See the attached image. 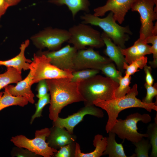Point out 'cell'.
I'll return each mask as SVG.
<instances>
[{"instance_id": "obj_1", "label": "cell", "mask_w": 157, "mask_h": 157, "mask_svg": "<svg viewBox=\"0 0 157 157\" xmlns=\"http://www.w3.org/2000/svg\"><path fill=\"white\" fill-rule=\"evenodd\" d=\"M70 78H60L46 80L50 98L49 117L56 121L61 110L68 105L84 101L79 90L80 82H73Z\"/></svg>"}, {"instance_id": "obj_2", "label": "cell", "mask_w": 157, "mask_h": 157, "mask_svg": "<svg viewBox=\"0 0 157 157\" xmlns=\"http://www.w3.org/2000/svg\"><path fill=\"white\" fill-rule=\"evenodd\" d=\"M138 94V86L135 84L125 95L108 101L99 99L93 102L94 105L100 107L107 112L108 119L105 129L108 133L115 123L119 113L122 110L131 108H140L151 112L153 110L157 111L156 103L146 104L136 98Z\"/></svg>"}, {"instance_id": "obj_3", "label": "cell", "mask_w": 157, "mask_h": 157, "mask_svg": "<svg viewBox=\"0 0 157 157\" xmlns=\"http://www.w3.org/2000/svg\"><path fill=\"white\" fill-rule=\"evenodd\" d=\"M119 83L110 78L96 75L80 82L78 88L84 99L85 106L94 105L98 99L108 101L115 98V92Z\"/></svg>"}, {"instance_id": "obj_4", "label": "cell", "mask_w": 157, "mask_h": 157, "mask_svg": "<svg viewBox=\"0 0 157 157\" xmlns=\"http://www.w3.org/2000/svg\"><path fill=\"white\" fill-rule=\"evenodd\" d=\"M82 23L97 26L101 28L112 40L113 43L121 49L125 48V44L132 33L127 26L123 27L118 24L113 17L111 12L104 18L88 13H85L81 17Z\"/></svg>"}, {"instance_id": "obj_5", "label": "cell", "mask_w": 157, "mask_h": 157, "mask_svg": "<svg viewBox=\"0 0 157 157\" xmlns=\"http://www.w3.org/2000/svg\"><path fill=\"white\" fill-rule=\"evenodd\" d=\"M68 31L70 36L67 42L77 50L86 49L88 46L99 48L105 45L100 33L87 24L74 25Z\"/></svg>"}, {"instance_id": "obj_6", "label": "cell", "mask_w": 157, "mask_h": 157, "mask_svg": "<svg viewBox=\"0 0 157 157\" xmlns=\"http://www.w3.org/2000/svg\"><path fill=\"white\" fill-rule=\"evenodd\" d=\"M151 120V117L149 114L142 115L136 113L130 115L125 119H117L110 131L116 134L123 140L126 139L132 143L137 142L144 137L148 136L147 133L141 134L138 132V122L142 121L146 124Z\"/></svg>"}, {"instance_id": "obj_7", "label": "cell", "mask_w": 157, "mask_h": 157, "mask_svg": "<svg viewBox=\"0 0 157 157\" xmlns=\"http://www.w3.org/2000/svg\"><path fill=\"white\" fill-rule=\"evenodd\" d=\"M51 131L48 128L37 130L35 133V138L29 139L22 135L12 137L10 141L16 146L19 148H24L31 152L44 157L54 156L57 151L56 149L51 147L46 138L50 135Z\"/></svg>"}, {"instance_id": "obj_8", "label": "cell", "mask_w": 157, "mask_h": 157, "mask_svg": "<svg viewBox=\"0 0 157 157\" xmlns=\"http://www.w3.org/2000/svg\"><path fill=\"white\" fill-rule=\"evenodd\" d=\"M34 71L32 84L42 80L72 77V72L61 69L50 63V59L44 55L34 54L33 61L31 63Z\"/></svg>"}, {"instance_id": "obj_9", "label": "cell", "mask_w": 157, "mask_h": 157, "mask_svg": "<svg viewBox=\"0 0 157 157\" xmlns=\"http://www.w3.org/2000/svg\"><path fill=\"white\" fill-rule=\"evenodd\" d=\"M70 36L68 30L49 27L32 36L31 39L40 50L47 48L49 51H54L60 49L64 43L68 41Z\"/></svg>"}, {"instance_id": "obj_10", "label": "cell", "mask_w": 157, "mask_h": 157, "mask_svg": "<svg viewBox=\"0 0 157 157\" xmlns=\"http://www.w3.org/2000/svg\"><path fill=\"white\" fill-rule=\"evenodd\" d=\"M155 4L154 0H136L132 5V11L138 12L140 16L139 38L142 40L153 35V22L157 19V13L154 8Z\"/></svg>"}, {"instance_id": "obj_11", "label": "cell", "mask_w": 157, "mask_h": 157, "mask_svg": "<svg viewBox=\"0 0 157 157\" xmlns=\"http://www.w3.org/2000/svg\"><path fill=\"white\" fill-rule=\"evenodd\" d=\"M113 61L101 55L92 48L78 50L73 60L74 71L87 69L100 70L105 65Z\"/></svg>"}, {"instance_id": "obj_12", "label": "cell", "mask_w": 157, "mask_h": 157, "mask_svg": "<svg viewBox=\"0 0 157 157\" xmlns=\"http://www.w3.org/2000/svg\"><path fill=\"white\" fill-rule=\"evenodd\" d=\"M77 50L73 46L66 45L54 51L40 50L37 53L44 55L50 59V63L63 70L74 71L73 60Z\"/></svg>"}, {"instance_id": "obj_13", "label": "cell", "mask_w": 157, "mask_h": 157, "mask_svg": "<svg viewBox=\"0 0 157 157\" xmlns=\"http://www.w3.org/2000/svg\"><path fill=\"white\" fill-rule=\"evenodd\" d=\"M87 115L98 117H102L104 115L102 110L95 107L94 105L85 106L77 113L66 118L58 117L56 121L53 122V126L65 128L72 134L73 133L74 127L83 120L84 117Z\"/></svg>"}, {"instance_id": "obj_14", "label": "cell", "mask_w": 157, "mask_h": 157, "mask_svg": "<svg viewBox=\"0 0 157 157\" xmlns=\"http://www.w3.org/2000/svg\"><path fill=\"white\" fill-rule=\"evenodd\" d=\"M136 0H107L106 4L94 10V15L102 17L106 13L110 11L113 13L115 20L119 24L124 20L125 17L128 10L131 8L133 4Z\"/></svg>"}, {"instance_id": "obj_15", "label": "cell", "mask_w": 157, "mask_h": 157, "mask_svg": "<svg viewBox=\"0 0 157 157\" xmlns=\"http://www.w3.org/2000/svg\"><path fill=\"white\" fill-rule=\"evenodd\" d=\"M30 70L27 76L24 79L17 82L16 85H8L6 87L9 92L13 96L24 97L27 99L28 102L33 104L35 102L34 95L31 87L33 85L34 71L31 66Z\"/></svg>"}, {"instance_id": "obj_16", "label": "cell", "mask_w": 157, "mask_h": 157, "mask_svg": "<svg viewBox=\"0 0 157 157\" xmlns=\"http://www.w3.org/2000/svg\"><path fill=\"white\" fill-rule=\"evenodd\" d=\"M151 46L145 40L139 38L132 46L127 48L121 49L122 54L125 56L126 63L130 64L133 61L147 54L151 53Z\"/></svg>"}, {"instance_id": "obj_17", "label": "cell", "mask_w": 157, "mask_h": 157, "mask_svg": "<svg viewBox=\"0 0 157 157\" xmlns=\"http://www.w3.org/2000/svg\"><path fill=\"white\" fill-rule=\"evenodd\" d=\"M29 44V40H26L21 44L19 48L20 51L17 55L9 60H0V65H4L7 67H13L21 73L22 70L25 71L30 69L31 63L32 61L27 59L25 56V50Z\"/></svg>"}, {"instance_id": "obj_18", "label": "cell", "mask_w": 157, "mask_h": 157, "mask_svg": "<svg viewBox=\"0 0 157 157\" xmlns=\"http://www.w3.org/2000/svg\"><path fill=\"white\" fill-rule=\"evenodd\" d=\"M101 36L106 46L104 51V53L115 63L119 71L123 73L124 71L123 65L126 60L124 56L121 52V48L115 44L104 32L101 34Z\"/></svg>"}, {"instance_id": "obj_19", "label": "cell", "mask_w": 157, "mask_h": 157, "mask_svg": "<svg viewBox=\"0 0 157 157\" xmlns=\"http://www.w3.org/2000/svg\"><path fill=\"white\" fill-rule=\"evenodd\" d=\"M54 128L48 137L49 146L55 149L60 148L65 145L73 143L75 139L71 134L62 128L54 126Z\"/></svg>"}, {"instance_id": "obj_20", "label": "cell", "mask_w": 157, "mask_h": 157, "mask_svg": "<svg viewBox=\"0 0 157 157\" xmlns=\"http://www.w3.org/2000/svg\"><path fill=\"white\" fill-rule=\"evenodd\" d=\"M93 145L95 147L92 152L84 153L81 152L79 144L76 142L74 156L75 157H100L103 156L107 145V138L101 135H95L93 140Z\"/></svg>"}, {"instance_id": "obj_21", "label": "cell", "mask_w": 157, "mask_h": 157, "mask_svg": "<svg viewBox=\"0 0 157 157\" xmlns=\"http://www.w3.org/2000/svg\"><path fill=\"white\" fill-rule=\"evenodd\" d=\"M49 2L58 6L66 5L71 12L74 19L80 11L87 13L90 12V3L88 0H50Z\"/></svg>"}, {"instance_id": "obj_22", "label": "cell", "mask_w": 157, "mask_h": 157, "mask_svg": "<svg viewBox=\"0 0 157 157\" xmlns=\"http://www.w3.org/2000/svg\"><path fill=\"white\" fill-rule=\"evenodd\" d=\"M4 91L0 92V111L7 107L12 106L18 105L24 107L28 102L27 99L21 96H15L11 94L6 87Z\"/></svg>"}, {"instance_id": "obj_23", "label": "cell", "mask_w": 157, "mask_h": 157, "mask_svg": "<svg viewBox=\"0 0 157 157\" xmlns=\"http://www.w3.org/2000/svg\"><path fill=\"white\" fill-rule=\"evenodd\" d=\"M107 138V145L103 155H108L109 157H126L122 144H118L115 140V134L110 131Z\"/></svg>"}, {"instance_id": "obj_24", "label": "cell", "mask_w": 157, "mask_h": 157, "mask_svg": "<svg viewBox=\"0 0 157 157\" xmlns=\"http://www.w3.org/2000/svg\"><path fill=\"white\" fill-rule=\"evenodd\" d=\"M7 68L6 72L0 74V91L9 84L17 83L22 79L21 73L13 67Z\"/></svg>"}, {"instance_id": "obj_25", "label": "cell", "mask_w": 157, "mask_h": 157, "mask_svg": "<svg viewBox=\"0 0 157 157\" xmlns=\"http://www.w3.org/2000/svg\"><path fill=\"white\" fill-rule=\"evenodd\" d=\"M147 58L144 56L133 61L129 65L124 62L123 69H126L125 76H129L139 71L138 68L142 69L147 65Z\"/></svg>"}, {"instance_id": "obj_26", "label": "cell", "mask_w": 157, "mask_h": 157, "mask_svg": "<svg viewBox=\"0 0 157 157\" xmlns=\"http://www.w3.org/2000/svg\"><path fill=\"white\" fill-rule=\"evenodd\" d=\"M99 70L94 69H87L72 72V77L71 79L73 82H80L87 80L97 75Z\"/></svg>"}, {"instance_id": "obj_27", "label": "cell", "mask_w": 157, "mask_h": 157, "mask_svg": "<svg viewBox=\"0 0 157 157\" xmlns=\"http://www.w3.org/2000/svg\"><path fill=\"white\" fill-rule=\"evenodd\" d=\"M136 147L135 152L131 157H148L149 151L151 147L149 140L143 138L140 141L136 142L133 143Z\"/></svg>"}, {"instance_id": "obj_28", "label": "cell", "mask_w": 157, "mask_h": 157, "mask_svg": "<svg viewBox=\"0 0 157 157\" xmlns=\"http://www.w3.org/2000/svg\"><path fill=\"white\" fill-rule=\"evenodd\" d=\"M148 134L150 142L152 147L150 157H156L157 156V123L150 124L147 127Z\"/></svg>"}, {"instance_id": "obj_29", "label": "cell", "mask_w": 157, "mask_h": 157, "mask_svg": "<svg viewBox=\"0 0 157 157\" xmlns=\"http://www.w3.org/2000/svg\"><path fill=\"white\" fill-rule=\"evenodd\" d=\"M111 62L104 65L100 70L106 77L119 83V78L122 76V73L117 70L114 64Z\"/></svg>"}, {"instance_id": "obj_30", "label": "cell", "mask_w": 157, "mask_h": 157, "mask_svg": "<svg viewBox=\"0 0 157 157\" xmlns=\"http://www.w3.org/2000/svg\"><path fill=\"white\" fill-rule=\"evenodd\" d=\"M131 77L122 76L119 79V86L115 92V98H119L126 95L131 89L129 86Z\"/></svg>"}, {"instance_id": "obj_31", "label": "cell", "mask_w": 157, "mask_h": 157, "mask_svg": "<svg viewBox=\"0 0 157 157\" xmlns=\"http://www.w3.org/2000/svg\"><path fill=\"white\" fill-rule=\"evenodd\" d=\"M50 98V94L48 93L44 97L39 98L37 103L35 104L36 110L32 116L30 122L31 124L35 118L40 117L43 108L47 104H49Z\"/></svg>"}, {"instance_id": "obj_32", "label": "cell", "mask_w": 157, "mask_h": 157, "mask_svg": "<svg viewBox=\"0 0 157 157\" xmlns=\"http://www.w3.org/2000/svg\"><path fill=\"white\" fill-rule=\"evenodd\" d=\"M144 40L147 44L151 43L152 44L151 50V53L153 54V60L149 62V63L152 67L156 68L157 66V35L150 36Z\"/></svg>"}, {"instance_id": "obj_33", "label": "cell", "mask_w": 157, "mask_h": 157, "mask_svg": "<svg viewBox=\"0 0 157 157\" xmlns=\"http://www.w3.org/2000/svg\"><path fill=\"white\" fill-rule=\"evenodd\" d=\"M157 83L154 86L150 85L146 83L144 86L147 91L146 96L142 99V101L146 104H151L152 103L153 98L157 94Z\"/></svg>"}, {"instance_id": "obj_34", "label": "cell", "mask_w": 157, "mask_h": 157, "mask_svg": "<svg viewBox=\"0 0 157 157\" xmlns=\"http://www.w3.org/2000/svg\"><path fill=\"white\" fill-rule=\"evenodd\" d=\"M36 90L38 94L36 97L38 99L45 96L48 93L49 88L46 80H42L38 82Z\"/></svg>"}, {"instance_id": "obj_35", "label": "cell", "mask_w": 157, "mask_h": 157, "mask_svg": "<svg viewBox=\"0 0 157 157\" xmlns=\"http://www.w3.org/2000/svg\"><path fill=\"white\" fill-rule=\"evenodd\" d=\"M72 143L61 147L60 150L56 152V157H69L72 156Z\"/></svg>"}, {"instance_id": "obj_36", "label": "cell", "mask_w": 157, "mask_h": 157, "mask_svg": "<svg viewBox=\"0 0 157 157\" xmlns=\"http://www.w3.org/2000/svg\"><path fill=\"white\" fill-rule=\"evenodd\" d=\"M144 68V70L146 74V83L149 85H152L154 82V79L151 74V67L146 65Z\"/></svg>"}, {"instance_id": "obj_37", "label": "cell", "mask_w": 157, "mask_h": 157, "mask_svg": "<svg viewBox=\"0 0 157 157\" xmlns=\"http://www.w3.org/2000/svg\"><path fill=\"white\" fill-rule=\"evenodd\" d=\"M8 7L6 0H0V19Z\"/></svg>"}, {"instance_id": "obj_38", "label": "cell", "mask_w": 157, "mask_h": 157, "mask_svg": "<svg viewBox=\"0 0 157 157\" xmlns=\"http://www.w3.org/2000/svg\"><path fill=\"white\" fill-rule=\"evenodd\" d=\"M22 0H6L8 7L15 6L17 4Z\"/></svg>"}, {"instance_id": "obj_39", "label": "cell", "mask_w": 157, "mask_h": 157, "mask_svg": "<svg viewBox=\"0 0 157 157\" xmlns=\"http://www.w3.org/2000/svg\"><path fill=\"white\" fill-rule=\"evenodd\" d=\"M157 22L155 23V25L154 26L152 31V35H157Z\"/></svg>"}, {"instance_id": "obj_40", "label": "cell", "mask_w": 157, "mask_h": 157, "mask_svg": "<svg viewBox=\"0 0 157 157\" xmlns=\"http://www.w3.org/2000/svg\"><path fill=\"white\" fill-rule=\"evenodd\" d=\"M1 25H0V27H1Z\"/></svg>"}]
</instances>
